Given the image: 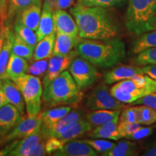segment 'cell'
I'll return each instance as SVG.
<instances>
[{
    "mask_svg": "<svg viewBox=\"0 0 156 156\" xmlns=\"http://www.w3.org/2000/svg\"><path fill=\"white\" fill-rule=\"evenodd\" d=\"M79 28V36L93 40H108L120 33L116 20L108 8L76 4L69 9Z\"/></svg>",
    "mask_w": 156,
    "mask_h": 156,
    "instance_id": "1",
    "label": "cell"
},
{
    "mask_svg": "<svg viewBox=\"0 0 156 156\" xmlns=\"http://www.w3.org/2000/svg\"><path fill=\"white\" fill-rule=\"evenodd\" d=\"M78 55L96 67L110 68L119 64L126 57V46L119 38L93 40L81 38L75 47Z\"/></svg>",
    "mask_w": 156,
    "mask_h": 156,
    "instance_id": "2",
    "label": "cell"
},
{
    "mask_svg": "<svg viewBox=\"0 0 156 156\" xmlns=\"http://www.w3.org/2000/svg\"><path fill=\"white\" fill-rule=\"evenodd\" d=\"M44 87L43 102L47 107L76 105L83 97L82 90L67 70Z\"/></svg>",
    "mask_w": 156,
    "mask_h": 156,
    "instance_id": "3",
    "label": "cell"
},
{
    "mask_svg": "<svg viewBox=\"0 0 156 156\" xmlns=\"http://www.w3.org/2000/svg\"><path fill=\"white\" fill-rule=\"evenodd\" d=\"M155 15L156 0H128L125 26L135 36L153 30Z\"/></svg>",
    "mask_w": 156,
    "mask_h": 156,
    "instance_id": "4",
    "label": "cell"
},
{
    "mask_svg": "<svg viewBox=\"0 0 156 156\" xmlns=\"http://www.w3.org/2000/svg\"><path fill=\"white\" fill-rule=\"evenodd\" d=\"M110 92L121 102L131 104L145 95L156 93V80L145 74L138 75L114 84Z\"/></svg>",
    "mask_w": 156,
    "mask_h": 156,
    "instance_id": "5",
    "label": "cell"
},
{
    "mask_svg": "<svg viewBox=\"0 0 156 156\" xmlns=\"http://www.w3.org/2000/svg\"><path fill=\"white\" fill-rule=\"evenodd\" d=\"M12 80L22 93L28 116H38L41 112L43 95L42 84L39 77L25 73Z\"/></svg>",
    "mask_w": 156,
    "mask_h": 156,
    "instance_id": "6",
    "label": "cell"
},
{
    "mask_svg": "<svg viewBox=\"0 0 156 156\" xmlns=\"http://www.w3.org/2000/svg\"><path fill=\"white\" fill-rule=\"evenodd\" d=\"M68 69L81 90L93 86L101 77L96 67L80 56L74 58Z\"/></svg>",
    "mask_w": 156,
    "mask_h": 156,
    "instance_id": "7",
    "label": "cell"
},
{
    "mask_svg": "<svg viewBox=\"0 0 156 156\" xmlns=\"http://www.w3.org/2000/svg\"><path fill=\"white\" fill-rule=\"evenodd\" d=\"M125 103L117 100L110 92V87L106 83H101L87 94L85 107L90 111L98 109L117 110L124 106Z\"/></svg>",
    "mask_w": 156,
    "mask_h": 156,
    "instance_id": "8",
    "label": "cell"
},
{
    "mask_svg": "<svg viewBox=\"0 0 156 156\" xmlns=\"http://www.w3.org/2000/svg\"><path fill=\"white\" fill-rule=\"evenodd\" d=\"M78 56L77 50H73L65 55H52L48 60V69L43 79L44 87L55 79L64 71L69 69L70 64L76 56Z\"/></svg>",
    "mask_w": 156,
    "mask_h": 156,
    "instance_id": "9",
    "label": "cell"
},
{
    "mask_svg": "<svg viewBox=\"0 0 156 156\" xmlns=\"http://www.w3.org/2000/svg\"><path fill=\"white\" fill-rule=\"evenodd\" d=\"M42 124L41 117L39 114L36 117H28L23 119L8 134L5 136V142L7 145L14 140H20L30 135L41 129Z\"/></svg>",
    "mask_w": 156,
    "mask_h": 156,
    "instance_id": "10",
    "label": "cell"
},
{
    "mask_svg": "<svg viewBox=\"0 0 156 156\" xmlns=\"http://www.w3.org/2000/svg\"><path fill=\"white\" fill-rule=\"evenodd\" d=\"M53 19L56 33H62L72 36H79V28L75 20L64 9L54 10Z\"/></svg>",
    "mask_w": 156,
    "mask_h": 156,
    "instance_id": "11",
    "label": "cell"
},
{
    "mask_svg": "<svg viewBox=\"0 0 156 156\" xmlns=\"http://www.w3.org/2000/svg\"><path fill=\"white\" fill-rule=\"evenodd\" d=\"M23 115L16 107L7 103L0 107V134L5 136L23 119Z\"/></svg>",
    "mask_w": 156,
    "mask_h": 156,
    "instance_id": "12",
    "label": "cell"
},
{
    "mask_svg": "<svg viewBox=\"0 0 156 156\" xmlns=\"http://www.w3.org/2000/svg\"><path fill=\"white\" fill-rule=\"evenodd\" d=\"M71 110L72 108L70 106H59L56 108L44 110L41 114L42 120L41 131L44 139L48 132L52 129L56 124Z\"/></svg>",
    "mask_w": 156,
    "mask_h": 156,
    "instance_id": "13",
    "label": "cell"
},
{
    "mask_svg": "<svg viewBox=\"0 0 156 156\" xmlns=\"http://www.w3.org/2000/svg\"><path fill=\"white\" fill-rule=\"evenodd\" d=\"M54 156H97L98 153L87 143L80 140L67 142L61 149L52 153Z\"/></svg>",
    "mask_w": 156,
    "mask_h": 156,
    "instance_id": "14",
    "label": "cell"
},
{
    "mask_svg": "<svg viewBox=\"0 0 156 156\" xmlns=\"http://www.w3.org/2000/svg\"><path fill=\"white\" fill-rule=\"evenodd\" d=\"M85 117V112L81 109L76 108L71 110L56 124V126L48 132V134L45 136L44 140H46L49 137H57L60 134H63L64 132H67L70 128L75 126L78 122Z\"/></svg>",
    "mask_w": 156,
    "mask_h": 156,
    "instance_id": "15",
    "label": "cell"
},
{
    "mask_svg": "<svg viewBox=\"0 0 156 156\" xmlns=\"http://www.w3.org/2000/svg\"><path fill=\"white\" fill-rule=\"evenodd\" d=\"M142 74L143 73L141 67L134 65H121L107 72L103 76V83L112 85Z\"/></svg>",
    "mask_w": 156,
    "mask_h": 156,
    "instance_id": "16",
    "label": "cell"
},
{
    "mask_svg": "<svg viewBox=\"0 0 156 156\" xmlns=\"http://www.w3.org/2000/svg\"><path fill=\"white\" fill-rule=\"evenodd\" d=\"M44 139L43 137L41 129L22 139L17 140L14 147L7 155L30 156V154L33 150Z\"/></svg>",
    "mask_w": 156,
    "mask_h": 156,
    "instance_id": "17",
    "label": "cell"
},
{
    "mask_svg": "<svg viewBox=\"0 0 156 156\" xmlns=\"http://www.w3.org/2000/svg\"><path fill=\"white\" fill-rule=\"evenodd\" d=\"M2 90L7 98L8 103L13 105L18 109L20 112L24 115L25 112V104L24 98L20 90L13 80L9 78L3 80Z\"/></svg>",
    "mask_w": 156,
    "mask_h": 156,
    "instance_id": "18",
    "label": "cell"
},
{
    "mask_svg": "<svg viewBox=\"0 0 156 156\" xmlns=\"http://www.w3.org/2000/svg\"><path fill=\"white\" fill-rule=\"evenodd\" d=\"M119 120V116L116 117L114 120L111 121L106 124L93 128L91 131L87 132L86 135L93 139L101 138V139L112 140L114 141L119 140L121 136L117 130Z\"/></svg>",
    "mask_w": 156,
    "mask_h": 156,
    "instance_id": "19",
    "label": "cell"
},
{
    "mask_svg": "<svg viewBox=\"0 0 156 156\" xmlns=\"http://www.w3.org/2000/svg\"><path fill=\"white\" fill-rule=\"evenodd\" d=\"M53 11L48 2L45 0L43 5L40 22L36 32L38 41L44 38L45 36L56 32L54 30Z\"/></svg>",
    "mask_w": 156,
    "mask_h": 156,
    "instance_id": "20",
    "label": "cell"
},
{
    "mask_svg": "<svg viewBox=\"0 0 156 156\" xmlns=\"http://www.w3.org/2000/svg\"><path fill=\"white\" fill-rule=\"evenodd\" d=\"M81 38L79 36H72L62 33L56 32L53 55H65L69 54L77 46Z\"/></svg>",
    "mask_w": 156,
    "mask_h": 156,
    "instance_id": "21",
    "label": "cell"
},
{
    "mask_svg": "<svg viewBox=\"0 0 156 156\" xmlns=\"http://www.w3.org/2000/svg\"><path fill=\"white\" fill-rule=\"evenodd\" d=\"M5 41L0 51V78L2 80L8 78L6 70L9 57L12 54L13 39L15 36L14 31L12 30L10 27L5 26Z\"/></svg>",
    "mask_w": 156,
    "mask_h": 156,
    "instance_id": "22",
    "label": "cell"
},
{
    "mask_svg": "<svg viewBox=\"0 0 156 156\" xmlns=\"http://www.w3.org/2000/svg\"><path fill=\"white\" fill-rule=\"evenodd\" d=\"M121 112L122 108L117 110L98 109L91 111L89 114L85 115V119L95 128L114 120L116 117L119 116Z\"/></svg>",
    "mask_w": 156,
    "mask_h": 156,
    "instance_id": "23",
    "label": "cell"
},
{
    "mask_svg": "<svg viewBox=\"0 0 156 156\" xmlns=\"http://www.w3.org/2000/svg\"><path fill=\"white\" fill-rule=\"evenodd\" d=\"M41 15V3L34 4L24 9L17 17L25 26L36 31L38 29Z\"/></svg>",
    "mask_w": 156,
    "mask_h": 156,
    "instance_id": "24",
    "label": "cell"
},
{
    "mask_svg": "<svg viewBox=\"0 0 156 156\" xmlns=\"http://www.w3.org/2000/svg\"><path fill=\"white\" fill-rule=\"evenodd\" d=\"M137 36L131 45V55H136L144 51L156 47V30L145 32Z\"/></svg>",
    "mask_w": 156,
    "mask_h": 156,
    "instance_id": "25",
    "label": "cell"
},
{
    "mask_svg": "<svg viewBox=\"0 0 156 156\" xmlns=\"http://www.w3.org/2000/svg\"><path fill=\"white\" fill-rule=\"evenodd\" d=\"M93 129L90 123L85 119V118L78 122L75 126L70 128L67 132H64L63 134H60L57 136L58 142L63 146L64 144L71 140H76L80 136L86 134L87 132L91 131Z\"/></svg>",
    "mask_w": 156,
    "mask_h": 156,
    "instance_id": "26",
    "label": "cell"
},
{
    "mask_svg": "<svg viewBox=\"0 0 156 156\" xmlns=\"http://www.w3.org/2000/svg\"><path fill=\"white\" fill-rule=\"evenodd\" d=\"M56 32L45 36L37 43L34 48V60L49 58L53 55V51L55 44Z\"/></svg>",
    "mask_w": 156,
    "mask_h": 156,
    "instance_id": "27",
    "label": "cell"
},
{
    "mask_svg": "<svg viewBox=\"0 0 156 156\" xmlns=\"http://www.w3.org/2000/svg\"><path fill=\"white\" fill-rule=\"evenodd\" d=\"M38 3H41V0H9L7 6L5 26L10 27L12 22L16 20L24 9Z\"/></svg>",
    "mask_w": 156,
    "mask_h": 156,
    "instance_id": "28",
    "label": "cell"
},
{
    "mask_svg": "<svg viewBox=\"0 0 156 156\" xmlns=\"http://www.w3.org/2000/svg\"><path fill=\"white\" fill-rule=\"evenodd\" d=\"M28 67V64L26 58L12 53L6 70L7 77L11 80L15 79L26 73Z\"/></svg>",
    "mask_w": 156,
    "mask_h": 156,
    "instance_id": "29",
    "label": "cell"
},
{
    "mask_svg": "<svg viewBox=\"0 0 156 156\" xmlns=\"http://www.w3.org/2000/svg\"><path fill=\"white\" fill-rule=\"evenodd\" d=\"M137 145L129 140H121L105 156H134L137 155Z\"/></svg>",
    "mask_w": 156,
    "mask_h": 156,
    "instance_id": "30",
    "label": "cell"
},
{
    "mask_svg": "<svg viewBox=\"0 0 156 156\" xmlns=\"http://www.w3.org/2000/svg\"><path fill=\"white\" fill-rule=\"evenodd\" d=\"M14 33L20 38L22 39L28 44L34 46V48L38 43L36 31L31 30L30 28L25 26L17 18L15 20Z\"/></svg>",
    "mask_w": 156,
    "mask_h": 156,
    "instance_id": "31",
    "label": "cell"
},
{
    "mask_svg": "<svg viewBox=\"0 0 156 156\" xmlns=\"http://www.w3.org/2000/svg\"><path fill=\"white\" fill-rule=\"evenodd\" d=\"M15 34V33H14ZM34 51V47L30 46L15 34L12 43V53L21 57L26 58L27 60H31L33 58Z\"/></svg>",
    "mask_w": 156,
    "mask_h": 156,
    "instance_id": "32",
    "label": "cell"
},
{
    "mask_svg": "<svg viewBox=\"0 0 156 156\" xmlns=\"http://www.w3.org/2000/svg\"><path fill=\"white\" fill-rule=\"evenodd\" d=\"M132 65L136 67H143L149 64H156V47L150 48L136 54L131 59Z\"/></svg>",
    "mask_w": 156,
    "mask_h": 156,
    "instance_id": "33",
    "label": "cell"
},
{
    "mask_svg": "<svg viewBox=\"0 0 156 156\" xmlns=\"http://www.w3.org/2000/svg\"><path fill=\"white\" fill-rule=\"evenodd\" d=\"M82 140L90 147H92L98 153V155L100 154L103 156H105L106 154L112 151L116 144L114 142L106 140V139H101V138H98V139L91 138V139H85Z\"/></svg>",
    "mask_w": 156,
    "mask_h": 156,
    "instance_id": "34",
    "label": "cell"
},
{
    "mask_svg": "<svg viewBox=\"0 0 156 156\" xmlns=\"http://www.w3.org/2000/svg\"><path fill=\"white\" fill-rule=\"evenodd\" d=\"M140 124L150 126L156 122V111L151 107L141 105L136 106Z\"/></svg>",
    "mask_w": 156,
    "mask_h": 156,
    "instance_id": "35",
    "label": "cell"
},
{
    "mask_svg": "<svg viewBox=\"0 0 156 156\" xmlns=\"http://www.w3.org/2000/svg\"><path fill=\"white\" fill-rule=\"evenodd\" d=\"M127 0H77V4L85 7H121L126 3Z\"/></svg>",
    "mask_w": 156,
    "mask_h": 156,
    "instance_id": "36",
    "label": "cell"
},
{
    "mask_svg": "<svg viewBox=\"0 0 156 156\" xmlns=\"http://www.w3.org/2000/svg\"><path fill=\"white\" fill-rule=\"evenodd\" d=\"M48 61L47 58L34 60L28 65L27 73L38 77H44L48 69Z\"/></svg>",
    "mask_w": 156,
    "mask_h": 156,
    "instance_id": "37",
    "label": "cell"
},
{
    "mask_svg": "<svg viewBox=\"0 0 156 156\" xmlns=\"http://www.w3.org/2000/svg\"><path fill=\"white\" fill-rule=\"evenodd\" d=\"M119 122L139 123V115H138L136 106H132L126 108L121 112V116Z\"/></svg>",
    "mask_w": 156,
    "mask_h": 156,
    "instance_id": "38",
    "label": "cell"
},
{
    "mask_svg": "<svg viewBox=\"0 0 156 156\" xmlns=\"http://www.w3.org/2000/svg\"><path fill=\"white\" fill-rule=\"evenodd\" d=\"M142 124L139 123H130V122H119L117 130L121 138L126 137L133 133L137 129H139Z\"/></svg>",
    "mask_w": 156,
    "mask_h": 156,
    "instance_id": "39",
    "label": "cell"
},
{
    "mask_svg": "<svg viewBox=\"0 0 156 156\" xmlns=\"http://www.w3.org/2000/svg\"><path fill=\"white\" fill-rule=\"evenodd\" d=\"M153 129L152 127L143 126L142 125L136 131H134L130 135L126 136L125 138L129 140H140L151 135L153 133Z\"/></svg>",
    "mask_w": 156,
    "mask_h": 156,
    "instance_id": "40",
    "label": "cell"
},
{
    "mask_svg": "<svg viewBox=\"0 0 156 156\" xmlns=\"http://www.w3.org/2000/svg\"><path fill=\"white\" fill-rule=\"evenodd\" d=\"M131 105H132V106L145 105V106L151 107V108L156 111V93L145 95V96L142 97L141 98H139L138 100L132 103Z\"/></svg>",
    "mask_w": 156,
    "mask_h": 156,
    "instance_id": "41",
    "label": "cell"
},
{
    "mask_svg": "<svg viewBox=\"0 0 156 156\" xmlns=\"http://www.w3.org/2000/svg\"><path fill=\"white\" fill-rule=\"evenodd\" d=\"M49 4L53 10L65 9L71 7L75 0H46Z\"/></svg>",
    "mask_w": 156,
    "mask_h": 156,
    "instance_id": "42",
    "label": "cell"
},
{
    "mask_svg": "<svg viewBox=\"0 0 156 156\" xmlns=\"http://www.w3.org/2000/svg\"><path fill=\"white\" fill-rule=\"evenodd\" d=\"M141 155L143 156H156V135L151 142L147 144Z\"/></svg>",
    "mask_w": 156,
    "mask_h": 156,
    "instance_id": "43",
    "label": "cell"
},
{
    "mask_svg": "<svg viewBox=\"0 0 156 156\" xmlns=\"http://www.w3.org/2000/svg\"><path fill=\"white\" fill-rule=\"evenodd\" d=\"M48 155L46 150L45 145V140H43L36 146V147L33 150L30 154V156H44Z\"/></svg>",
    "mask_w": 156,
    "mask_h": 156,
    "instance_id": "44",
    "label": "cell"
},
{
    "mask_svg": "<svg viewBox=\"0 0 156 156\" xmlns=\"http://www.w3.org/2000/svg\"><path fill=\"white\" fill-rule=\"evenodd\" d=\"M141 69L143 74H145L156 80V64L143 66Z\"/></svg>",
    "mask_w": 156,
    "mask_h": 156,
    "instance_id": "45",
    "label": "cell"
},
{
    "mask_svg": "<svg viewBox=\"0 0 156 156\" xmlns=\"http://www.w3.org/2000/svg\"><path fill=\"white\" fill-rule=\"evenodd\" d=\"M7 3L6 0H0V17H1L2 23L5 24L7 17Z\"/></svg>",
    "mask_w": 156,
    "mask_h": 156,
    "instance_id": "46",
    "label": "cell"
},
{
    "mask_svg": "<svg viewBox=\"0 0 156 156\" xmlns=\"http://www.w3.org/2000/svg\"><path fill=\"white\" fill-rule=\"evenodd\" d=\"M7 103H8V101L4 94L3 91L2 90V89H0V107L7 104Z\"/></svg>",
    "mask_w": 156,
    "mask_h": 156,
    "instance_id": "47",
    "label": "cell"
},
{
    "mask_svg": "<svg viewBox=\"0 0 156 156\" xmlns=\"http://www.w3.org/2000/svg\"><path fill=\"white\" fill-rule=\"evenodd\" d=\"M5 26L3 27L1 33H0V51H1L2 47L4 41H5Z\"/></svg>",
    "mask_w": 156,
    "mask_h": 156,
    "instance_id": "48",
    "label": "cell"
},
{
    "mask_svg": "<svg viewBox=\"0 0 156 156\" xmlns=\"http://www.w3.org/2000/svg\"><path fill=\"white\" fill-rule=\"evenodd\" d=\"M6 144L5 142V136L0 134V148H2V147H3Z\"/></svg>",
    "mask_w": 156,
    "mask_h": 156,
    "instance_id": "49",
    "label": "cell"
},
{
    "mask_svg": "<svg viewBox=\"0 0 156 156\" xmlns=\"http://www.w3.org/2000/svg\"><path fill=\"white\" fill-rule=\"evenodd\" d=\"M2 84H3V80L0 78V89H2Z\"/></svg>",
    "mask_w": 156,
    "mask_h": 156,
    "instance_id": "50",
    "label": "cell"
},
{
    "mask_svg": "<svg viewBox=\"0 0 156 156\" xmlns=\"http://www.w3.org/2000/svg\"><path fill=\"white\" fill-rule=\"evenodd\" d=\"M153 30H156V15H155V23H154V25H153Z\"/></svg>",
    "mask_w": 156,
    "mask_h": 156,
    "instance_id": "51",
    "label": "cell"
},
{
    "mask_svg": "<svg viewBox=\"0 0 156 156\" xmlns=\"http://www.w3.org/2000/svg\"><path fill=\"white\" fill-rule=\"evenodd\" d=\"M9 0H6V2H7V4H8V2H9Z\"/></svg>",
    "mask_w": 156,
    "mask_h": 156,
    "instance_id": "52",
    "label": "cell"
},
{
    "mask_svg": "<svg viewBox=\"0 0 156 156\" xmlns=\"http://www.w3.org/2000/svg\"><path fill=\"white\" fill-rule=\"evenodd\" d=\"M0 33H1V25H0Z\"/></svg>",
    "mask_w": 156,
    "mask_h": 156,
    "instance_id": "53",
    "label": "cell"
}]
</instances>
